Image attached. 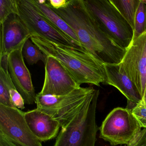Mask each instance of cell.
Returning <instances> with one entry per match:
<instances>
[{"mask_svg": "<svg viewBox=\"0 0 146 146\" xmlns=\"http://www.w3.org/2000/svg\"><path fill=\"white\" fill-rule=\"evenodd\" d=\"M68 0H48L47 3L52 9L59 10L65 8L68 4Z\"/></svg>", "mask_w": 146, "mask_h": 146, "instance_id": "obj_24", "label": "cell"}, {"mask_svg": "<svg viewBox=\"0 0 146 146\" xmlns=\"http://www.w3.org/2000/svg\"><path fill=\"white\" fill-rule=\"evenodd\" d=\"M105 68L106 81L104 84L115 87L126 97L127 108L132 109L142 101L138 90L119 64H105Z\"/></svg>", "mask_w": 146, "mask_h": 146, "instance_id": "obj_13", "label": "cell"}, {"mask_svg": "<svg viewBox=\"0 0 146 146\" xmlns=\"http://www.w3.org/2000/svg\"><path fill=\"white\" fill-rule=\"evenodd\" d=\"M45 76L41 91L42 95L63 96L80 88L74 78L54 57L47 56L45 64Z\"/></svg>", "mask_w": 146, "mask_h": 146, "instance_id": "obj_10", "label": "cell"}, {"mask_svg": "<svg viewBox=\"0 0 146 146\" xmlns=\"http://www.w3.org/2000/svg\"><path fill=\"white\" fill-rule=\"evenodd\" d=\"M17 3L19 16L31 36H36L59 44L81 48L41 14L31 0H17Z\"/></svg>", "mask_w": 146, "mask_h": 146, "instance_id": "obj_7", "label": "cell"}, {"mask_svg": "<svg viewBox=\"0 0 146 146\" xmlns=\"http://www.w3.org/2000/svg\"><path fill=\"white\" fill-rule=\"evenodd\" d=\"M131 111L141 128H146V105L141 102L133 108Z\"/></svg>", "mask_w": 146, "mask_h": 146, "instance_id": "obj_22", "label": "cell"}, {"mask_svg": "<svg viewBox=\"0 0 146 146\" xmlns=\"http://www.w3.org/2000/svg\"><path fill=\"white\" fill-rule=\"evenodd\" d=\"M141 128L131 109L116 108L108 113L99 128L100 137L113 146L127 145L141 130Z\"/></svg>", "mask_w": 146, "mask_h": 146, "instance_id": "obj_6", "label": "cell"}, {"mask_svg": "<svg viewBox=\"0 0 146 146\" xmlns=\"http://www.w3.org/2000/svg\"><path fill=\"white\" fill-rule=\"evenodd\" d=\"M31 39L46 56L58 59L79 86L83 84L97 86L105 84V64L86 49L59 44L36 36H32Z\"/></svg>", "mask_w": 146, "mask_h": 146, "instance_id": "obj_2", "label": "cell"}, {"mask_svg": "<svg viewBox=\"0 0 146 146\" xmlns=\"http://www.w3.org/2000/svg\"><path fill=\"white\" fill-rule=\"evenodd\" d=\"M126 146H146V128L141 130Z\"/></svg>", "mask_w": 146, "mask_h": 146, "instance_id": "obj_23", "label": "cell"}, {"mask_svg": "<svg viewBox=\"0 0 146 146\" xmlns=\"http://www.w3.org/2000/svg\"><path fill=\"white\" fill-rule=\"evenodd\" d=\"M25 118L33 134L41 142L56 137L61 128L58 121L37 108L25 112Z\"/></svg>", "mask_w": 146, "mask_h": 146, "instance_id": "obj_14", "label": "cell"}, {"mask_svg": "<svg viewBox=\"0 0 146 146\" xmlns=\"http://www.w3.org/2000/svg\"><path fill=\"white\" fill-rule=\"evenodd\" d=\"M146 31V5L143 0H140L135 18L132 41L141 36Z\"/></svg>", "mask_w": 146, "mask_h": 146, "instance_id": "obj_19", "label": "cell"}, {"mask_svg": "<svg viewBox=\"0 0 146 146\" xmlns=\"http://www.w3.org/2000/svg\"><path fill=\"white\" fill-rule=\"evenodd\" d=\"M99 94L95 90L89 96L81 110L61 128L54 146H95L99 129L96 116Z\"/></svg>", "mask_w": 146, "mask_h": 146, "instance_id": "obj_3", "label": "cell"}, {"mask_svg": "<svg viewBox=\"0 0 146 146\" xmlns=\"http://www.w3.org/2000/svg\"><path fill=\"white\" fill-rule=\"evenodd\" d=\"M0 76L3 77L5 82L13 104L15 107L20 110L24 109L25 108L24 100L14 86L8 72V68H4L0 66Z\"/></svg>", "mask_w": 146, "mask_h": 146, "instance_id": "obj_18", "label": "cell"}, {"mask_svg": "<svg viewBox=\"0 0 146 146\" xmlns=\"http://www.w3.org/2000/svg\"><path fill=\"white\" fill-rule=\"evenodd\" d=\"M23 55L24 58L30 65L36 64L40 60L42 61L45 64L47 58V56L31 41V38L27 39L25 42Z\"/></svg>", "mask_w": 146, "mask_h": 146, "instance_id": "obj_17", "label": "cell"}, {"mask_svg": "<svg viewBox=\"0 0 146 146\" xmlns=\"http://www.w3.org/2000/svg\"><path fill=\"white\" fill-rule=\"evenodd\" d=\"M95 90L92 87H80L66 95H42L38 94L36 103L37 109L52 116L63 128L81 110L89 96Z\"/></svg>", "mask_w": 146, "mask_h": 146, "instance_id": "obj_5", "label": "cell"}, {"mask_svg": "<svg viewBox=\"0 0 146 146\" xmlns=\"http://www.w3.org/2000/svg\"><path fill=\"white\" fill-rule=\"evenodd\" d=\"M143 1H144V3H145L146 5V0H143Z\"/></svg>", "mask_w": 146, "mask_h": 146, "instance_id": "obj_27", "label": "cell"}, {"mask_svg": "<svg viewBox=\"0 0 146 146\" xmlns=\"http://www.w3.org/2000/svg\"><path fill=\"white\" fill-rule=\"evenodd\" d=\"M119 64L143 98L146 89V31L131 42Z\"/></svg>", "mask_w": 146, "mask_h": 146, "instance_id": "obj_9", "label": "cell"}, {"mask_svg": "<svg viewBox=\"0 0 146 146\" xmlns=\"http://www.w3.org/2000/svg\"><path fill=\"white\" fill-rule=\"evenodd\" d=\"M24 45L8 55V72L14 86L24 100L25 104L36 103V95L31 75L25 65L23 55Z\"/></svg>", "mask_w": 146, "mask_h": 146, "instance_id": "obj_11", "label": "cell"}, {"mask_svg": "<svg viewBox=\"0 0 146 146\" xmlns=\"http://www.w3.org/2000/svg\"><path fill=\"white\" fill-rule=\"evenodd\" d=\"M52 9L73 30L88 52L104 64L120 63L126 50L103 32L84 0H68L65 8Z\"/></svg>", "mask_w": 146, "mask_h": 146, "instance_id": "obj_1", "label": "cell"}, {"mask_svg": "<svg viewBox=\"0 0 146 146\" xmlns=\"http://www.w3.org/2000/svg\"><path fill=\"white\" fill-rule=\"evenodd\" d=\"M12 14L19 15L17 0H0V23H5Z\"/></svg>", "mask_w": 146, "mask_h": 146, "instance_id": "obj_20", "label": "cell"}, {"mask_svg": "<svg viewBox=\"0 0 146 146\" xmlns=\"http://www.w3.org/2000/svg\"><path fill=\"white\" fill-rule=\"evenodd\" d=\"M0 131L19 146H42L28 126L25 112L17 108L0 105Z\"/></svg>", "mask_w": 146, "mask_h": 146, "instance_id": "obj_8", "label": "cell"}, {"mask_svg": "<svg viewBox=\"0 0 146 146\" xmlns=\"http://www.w3.org/2000/svg\"><path fill=\"white\" fill-rule=\"evenodd\" d=\"M141 102L143 103H144V104L146 105V90H145L144 96H143V98H142Z\"/></svg>", "mask_w": 146, "mask_h": 146, "instance_id": "obj_26", "label": "cell"}, {"mask_svg": "<svg viewBox=\"0 0 146 146\" xmlns=\"http://www.w3.org/2000/svg\"><path fill=\"white\" fill-rule=\"evenodd\" d=\"M0 105L8 107L16 108L12 102L6 84L1 76H0Z\"/></svg>", "mask_w": 146, "mask_h": 146, "instance_id": "obj_21", "label": "cell"}, {"mask_svg": "<svg viewBox=\"0 0 146 146\" xmlns=\"http://www.w3.org/2000/svg\"><path fill=\"white\" fill-rule=\"evenodd\" d=\"M41 14L50 21L60 31L74 41L81 48H84L78 37L71 27L58 15L47 3L46 0H31Z\"/></svg>", "mask_w": 146, "mask_h": 146, "instance_id": "obj_15", "label": "cell"}, {"mask_svg": "<svg viewBox=\"0 0 146 146\" xmlns=\"http://www.w3.org/2000/svg\"><path fill=\"white\" fill-rule=\"evenodd\" d=\"M103 32L126 50L132 42L133 30L111 0H84Z\"/></svg>", "mask_w": 146, "mask_h": 146, "instance_id": "obj_4", "label": "cell"}, {"mask_svg": "<svg viewBox=\"0 0 146 146\" xmlns=\"http://www.w3.org/2000/svg\"><path fill=\"white\" fill-rule=\"evenodd\" d=\"M111 1L133 30L140 0H112Z\"/></svg>", "mask_w": 146, "mask_h": 146, "instance_id": "obj_16", "label": "cell"}, {"mask_svg": "<svg viewBox=\"0 0 146 146\" xmlns=\"http://www.w3.org/2000/svg\"><path fill=\"white\" fill-rule=\"evenodd\" d=\"M0 146H19L10 140L2 132L0 131Z\"/></svg>", "mask_w": 146, "mask_h": 146, "instance_id": "obj_25", "label": "cell"}, {"mask_svg": "<svg viewBox=\"0 0 146 146\" xmlns=\"http://www.w3.org/2000/svg\"><path fill=\"white\" fill-rule=\"evenodd\" d=\"M1 56H8L31 37L30 33L18 15H10L1 25Z\"/></svg>", "mask_w": 146, "mask_h": 146, "instance_id": "obj_12", "label": "cell"}]
</instances>
